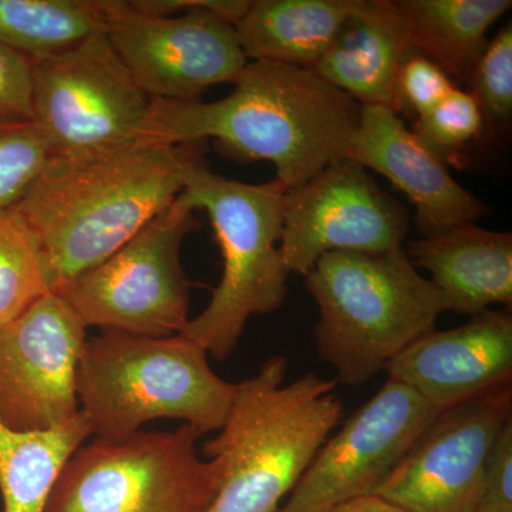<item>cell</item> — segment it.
Segmentation results:
<instances>
[{
	"mask_svg": "<svg viewBox=\"0 0 512 512\" xmlns=\"http://www.w3.org/2000/svg\"><path fill=\"white\" fill-rule=\"evenodd\" d=\"M214 103L150 99V137L274 164L286 190L350 156L362 106L308 69L251 62Z\"/></svg>",
	"mask_w": 512,
	"mask_h": 512,
	"instance_id": "6da1fadb",
	"label": "cell"
},
{
	"mask_svg": "<svg viewBox=\"0 0 512 512\" xmlns=\"http://www.w3.org/2000/svg\"><path fill=\"white\" fill-rule=\"evenodd\" d=\"M198 144L144 138L46 161L15 207L39 241L52 291L109 258L181 194Z\"/></svg>",
	"mask_w": 512,
	"mask_h": 512,
	"instance_id": "7a4b0ae2",
	"label": "cell"
},
{
	"mask_svg": "<svg viewBox=\"0 0 512 512\" xmlns=\"http://www.w3.org/2000/svg\"><path fill=\"white\" fill-rule=\"evenodd\" d=\"M288 360L268 357L237 384L220 434L204 454L220 463L210 512H276L343 414L336 384L315 373L285 383Z\"/></svg>",
	"mask_w": 512,
	"mask_h": 512,
	"instance_id": "3957f363",
	"label": "cell"
},
{
	"mask_svg": "<svg viewBox=\"0 0 512 512\" xmlns=\"http://www.w3.org/2000/svg\"><path fill=\"white\" fill-rule=\"evenodd\" d=\"M305 285L319 309L318 355L349 387L373 379L450 311L403 247L384 254L329 252L305 275Z\"/></svg>",
	"mask_w": 512,
	"mask_h": 512,
	"instance_id": "277c9868",
	"label": "cell"
},
{
	"mask_svg": "<svg viewBox=\"0 0 512 512\" xmlns=\"http://www.w3.org/2000/svg\"><path fill=\"white\" fill-rule=\"evenodd\" d=\"M237 384L215 375L207 350L184 335L106 330L87 338L79 370L80 412L97 439L121 440L148 421L184 420L202 434L220 430Z\"/></svg>",
	"mask_w": 512,
	"mask_h": 512,
	"instance_id": "5b68a950",
	"label": "cell"
},
{
	"mask_svg": "<svg viewBox=\"0 0 512 512\" xmlns=\"http://www.w3.org/2000/svg\"><path fill=\"white\" fill-rule=\"evenodd\" d=\"M201 144L185 168L181 195L194 210L207 211L224 271L207 308L181 335L222 362L252 316L268 315L285 302L291 274L281 252L286 187L278 180L245 184L212 173Z\"/></svg>",
	"mask_w": 512,
	"mask_h": 512,
	"instance_id": "8992f818",
	"label": "cell"
},
{
	"mask_svg": "<svg viewBox=\"0 0 512 512\" xmlns=\"http://www.w3.org/2000/svg\"><path fill=\"white\" fill-rule=\"evenodd\" d=\"M202 436L184 424L94 440L67 461L46 512H210L221 467L198 456Z\"/></svg>",
	"mask_w": 512,
	"mask_h": 512,
	"instance_id": "52a82bcc",
	"label": "cell"
},
{
	"mask_svg": "<svg viewBox=\"0 0 512 512\" xmlns=\"http://www.w3.org/2000/svg\"><path fill=\"white\" fill-rule=\"evenodd\" d=\"M183 195L99 265L56 289L86 326L143 336L183 332L190 282L181 265L185 237L201 227Z\"/></svg>",
	"mask_w": 512,
	"mask_h": 512,
	"instance_id": "ba28073f",
	"label": "cell"
},
{
	"mask_svg": "<svg viewBox=\"0 0 512 512\" xmlns=\"http://www.w3.org/2000/svg\"><path fill=\"white\" fill-rule=\"evenodd\" d=\"M33 123L49 158L92 157L150 137V97L103 32L33 62Z\"/></svg>",
	"mask_w": 512,
	"mask_h": 512,
	"instance_id": "9c48e42d",
	"label": "cell"
},
{
	"mask_svg": "<svg viewBox=\"0 0 512 512\" xmlns=\"http://www.w3.org/2000/svg\"><path fill=\"white\" fill-rule=\"evenodd\" d=\"M229 0H201L177 16H153L123 0H104V35L150 99L190 101L234 83L248 59L227 22Z\"/></svg>",
	"mask_w": 512,
	"mask_h": 512,
	"instance_id": "30bf717a",
	"label": "cell"
},
{
	"mask_svg": "<svg viewBox=\"0 0 512 512\" xmlns=\"http://www.w3.org/2000/svg\"><path fill=\"white\" fill-rule=\"evenodd\" d=\"M406 207L352 157L285 192L281 252L289 272L305 276L336 251L384 254L403 247Z\"/></svg>",
	"mask_w": 512,
	"mask_h": 512,
	"instance_id": "8fae6325",
	"label": "cell"
},
{
	"mask_svg": "<svg viewBox=\"0 0 512 512\" xmlns=\"http://www.w3.org/2000/svg\"><path fill=\"white\" fill-rule=\"evenodd\" d=\"M87 326L47 292L0 326V423L15 431L52 429L80 413L77 370Z\"/></svg>",
	"mask_w": 512,
	"mask_h": 512,
	"instance_id": "7c38bea8",
	"label": "cell"
},
{
	"mask_svg": "<svg viewBox=\"0 0 512 512\" xmlns=\"http://www.w3.org/2000/svg\"><path fill=\"white\" fill-rule=\"evenodd\" d=\"M441 412L389 379L320 448L276 512H326L372 495Z\"/></svg>",
	"mask_w": 512,
	"mask_h": 512,
	"instance_id": "4fadbf2b",
	"label": "cell"
},
{
	"mask_svg": "<svg viewBox=\"0 0 512 512\" xmlns=\"http://www.w3.org/2000/svg\"><path fill=\"white\" fill-rule=\"evenodd\" d=\"M511 417V384L444 410L373 495L407 512H478L485 461Z\"/></svg>",
	"mask_w": 512,
	"mask_h": 512,
	"instance_id": "5bb4252c",
	"label": "cell"
},
{
	"mask_svg": "<svg viewBox=\"0 0 512 512\" xmlns=\"http://www.w3.org/2000/svg\"><path fill=\"white\" fill-rule=\"evenodd\" d=\"M384 370L439 412L511 384V311L490 309L458 328L431 330Z\"/></svg>",
	"mask_w": 512,
	"mask_h": 512,
	"instance_id": "9a60e30c",
	"label": "cell"
},
{
	"mask_svg": "<svg viewBox=\"0 0 512 512\" xmlns=\"http://www.w3.org/2000/svg\"><path fill=\"white\" fill-rule=\"evenodd\" d=\"M349 157L382 174L409 198L421 238L476 222L493 211L458 184L444 158L387 107H362Z\"/></svg>",
	"mask_w": 512,
	"mask_h": 512,
	"instance_id": "2e32d148",
	"label": "cell"
},
{
	"mask_svg": "<svg viewBox=\"0 0 512 512\" xmlns=\"http://www.w3.org/2000/svg\"><path fill=\"white\" fill-rule=\"evenodd\" d=\"M412 49L397 0H360L311 72L362 107L394 111V80Z\"/></svg>",
	"mask_w": 512,
	"mask_h": 512,
	"instance_id": "e0dca14e",
	"label": "cell"
},
{
	"mask_svg": "<svg viewBox=\"0 0 512 512\" xmlns=\"http://www.w3.org/2000/svg\"><path fill=\"white\" fill-rule=\"evenodd\" d=\"M407 255L447 299L450 311L470 316L512 305V235L474 222L410 242Z\"/></svg>",
	"mask_w": 512,
	"mask_h": 512,
	"instance_id": "ac0fdd59",
	"label": "cell"
},
{
	"mask_svg": "<svg viewBox=\"0 0 512 512\" xmlns=\"http://www.w3.org/2000/svg\"><path fill=\"white\" fill-rule=\"evenodd\" d=\"M360 0H254L235 25L252 62L311 70Z\"/></svg>",
	"mask_w": 512,
	"mask_h": 512,
	"instance_id": "d6986e66",
	"label": "cell"
},
{
	"mask_svg": "<svg viewBox=\"0 0 512 512\" xmlns=\"http://www.w3.org/2000/svg\"><path fill=\"white\" fill-rule=\"evenodd\" d=\"M90 436L83 412L47 430L15 431L0 423L2 512H46L57 478Z\"/></svg>",
	"mask_w": 512,
	"mask_h": 512,
	"instance_id": "ffe728a7",
	"label": "cell"
},
{
	"mask_svg": "<svg viewBox=\"0 0 512 512\" xmlns=\"http://www.w3.org/2000/svg\"><path fill=\"white\" fill-rule=\"evenodd\" d=\"M410 42L457 82L467 83L491 26L511 0H397Z\"/></svg>",
	"mask_w": 512,
	"mask_h": 512,
	"instance_id": "44dd1931",
	"label": "cell"
},
{
	"mask_svg": "<svg viewBox=\"0 0 512 512\" xmlns=\"http://www.w3.org/2000/svg\"><path fill=\"white\" fill-rule=\"evenodd\" d=\"M104 30V0H0V45L33 62Z\"/></svg>",
	"mask_w": 512,
	"mask_h": 512,
	"instance_id": "7402d4cb",
	"label": "cell"
},
{
	"mask_svg": "<svg viewBox=\"0 0 512 512\" xmlns=\"http://www.w3.org/2000/svg\"><path fill=\"white\" fill-rule=\"evenodd\" d=\"M52 292L39 241L18 208L0 211V326Z\"/></svg>",
	"mask_w": 512,
	"mask_h": 512,
	"instance_id": "603a6c76",
	"label": "cell"
},
{
	"mask_svg": "<svg viewBox=\"0 0 512 512\" xmlns=\"http://www.w3.org/2000/svg\"><path fill=\"white\" fill-rule=\"evenodd\" d=\"M467 83L480 104L488 131L493 136L505 133L512 117L511 23L487 43Z\"/></svg>",
	"mask_w": 512,
	"mask_h": 512,
	"instance_id": "cb8c5ba5",
	"label": "cell"
},
{
	"mask_svg": "<svg viewBox=\"0 0 512 512\" xmlns=\"http://www.w3.org/2000/svg\"><path fill=\"white\" fill-rule=\"evenodd\" d=\"M49 160L33 121L0 120V211L13 207Z\"/></svg>",
	"mask_w": 512,
	"mask_h": 512,
	"instance_id": "d4e9b609",
	"label": "cell"
},
{
	"mask_svg": "<svg viewBox=\"0 0 512 512\" xmlns=\"http://www.w3.org/2000/svg\"><path fill=\"white\" fill-rule=\"evenodd\" d=\"M484 127L476 97L454 87L436 107L417 119L413 131L444 158L480 137Z\"/></svg>",
	"mask_w": 512,
	"mask_h": 512,
	"instance_id": "484cf974",
	"label": "cell"
},
{
	"mask_svg": "<svg viewBox=\"0 0 512 512\" xmlns=\"http://www.w3.org/2000/svg\"><path fill=\"white\" fill-rule=\"evenodd\" d=\"M456 87L450 76L429 57L410 50L394 80V111L424 116Z\"/></svg>",
	"mask_w": 512,
	"mask_h": 512,
	"instance_id": "4316f807",
	"label": "cell"
},
{
	"mask_svg": "<svg viewBox=\"0 0 512 512\" xmlns=\"http://www.w3.org/2000/svg\"><path fill=\"white\" fill-rule=\"evenodd\" d=\"M32 119L33 60L0 45V120Z\"/></svg>",
	"mask_w": 512,
	"mask_h": 512,
	"instance_id": "83f0119b",
	"label": "cell"
},
{
	"mask_svg": "<svg viewBox=\"0 0 512 512\" xmlns=\"http://www.w3.org/2000/svg\"><path fill=\"white\" fill-rule=\"evenodd\" d=\"M478 512H512V417L505 421L485 461Z\"/></svg>",
	"mask_w": 512,
	"mask_h": 512,
	"instance_id": "f1b7e54d",
	"label": "cell"
},
{
	"mask_svg": "<svg viewBox=\"0 0 512 512\" xmlns=\"http://www.w3.org/2000/svg\"><path fill=\"white\" fill-rule=\"evenodd\" d=\"M326 512H407L399 505L390 503L377 495L353 498L345 503L335 505Z\"/></svg>",
	"mask_w": 512,
	"mask_h": 512,
	"instance_id": "f546056e",
	"label": "cell"
},
{
	"mask_svg": "<svg viewBox=\"0 0 512 512\" xmlns=\"http://www.w3.org/2000/svg\"><path fill=\"white\" fill-rule=\"evenodd\" d=\"M0 512H2V507H0Z\"/></svg>",
	"mask_w": 512,
	"mask_h": 512,
	"instance_id": "4dcf8cb0",
	"label": "cell"
}]
</instances>
